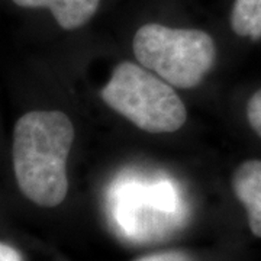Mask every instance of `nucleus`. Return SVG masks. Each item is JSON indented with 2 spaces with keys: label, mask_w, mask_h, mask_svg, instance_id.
<instances>
[{
  "label": "nucleus",
  "mask_w": 261,
  "mask_h": 261,
  "mask_svg": "<svg viewBox=\"0 0 261 261\" xmlns=\"http://www.w3.org/2000/svg\"><path fill=\"white\" fill-rule=\"evenodd\" d=\"M247 118L251 125V128L255 130V134L261 137V89L251 96L247 105Z\"/></svg>",
  "instance_id": "nucleus-7"
},
{
  "label": "nucleus",
  "mask_w": 261,
  "mask_h": 261,
  "mask_svg": "<svg viewBox=\"0 0 261 261\" xmlns=\"http://www.w3.org/2000/svg\"><path fill=\"white\" fill-rule=\"evenodd\" d=\"M231 27L240 37L261 38V0H235Z\"/></svg>",
  "instance_id": "nucleus-6"
},
{
  "label": "nucleus",
  "mask_w": 261,
  "mask_h": 261,
  "mask_svg": "<svg viewBox=\"0 0 261 261\" xmlns=\"http://www.w3.org/2000/svg\"><path fill=\"white\" fill-rule=\"evenodd\" d=\"M0 261H23L18 250L8 244L0 243Z\"/></svg>",
  "instance_id": "nucleus-9"
},
{
  "label": "nucleus",
  "mask_w": 261,
  "mask_h": 261,
  "mask_svg": "<svg viewBox=\"0 0 261 261\" xmlns=\"http://www.w3.org/2000/svg\"><path fill=\"white\" fill-rule=\"evenodd\" d=\"M142 67L178 89H192L212 68L216 49L212 37L199 29L141 27L132 42Z\"/></svg>",
  "instance_id": "nucleus-3"
},
{
  "label": "nucleus",
  "mask_w": 261,
  "mask_h": 261,
  "mask_svg": "<svg viewBox=\"0 0 261 261\" xmlns=\"http://www.w3.org/2000/svg\"><path fill=\"white\" fill-rule=\"evenodd\" d=\"M73 141L71 119L60 111H34L19 118L13 130V170L20 192L29 200L44 207L63 203Z\"/></svg>",
  "instance_id": "nucleus-1"
},
{
  "label": "nucleus",
  "mask_w": 261,
  "mask_h": 261,
  "mask_svg": "<svg viewBox=\"0 0 261 261\" xmlns=\"http://www.w3.org/2000/svg\"><path fill=\"white\" fill-rule=\"evenodd\" d=\"M137 261H190L187 254L181 251H166L159 254H151L147 257L138 258Z\"/></svg>",
  "instance_id": "nucleus-8"
},
{
  "label": "nucleus",
  "mask_w": 261,
  "mask_h": 261,
  "mask_svg": "<svg viewBox=\"0 0 261 261\" xmlns=\"http://www.w3.org/2000/svg\"><path fill=\"white\" fill-rule=\"evenodd\" d=\"M232 189L248 214L251 232L261 238V161L250 160L235 170Z\"/></svg>",
  "instance_id": "nucleus-4"
},
{
  "label": "nucleus",
  "mask_w": 261,
  "mask_h": 261,
  "mask_svg": "<svg viewBox=\"0 0 261 261\" xmlns=\"http://www.w3.org/2000/svg\"><path fill=\"white\" fill-rule=\"evenodd\" d=\"M102 99L140 129L151 134L174 132L187 118L186 106L171 84L129 61L115 67L103 87Z\"/></svg>",
  "instance_id": "nucleus-2"
},
{
  "label": "nucleus",
  "mask_w": 261,
  "mask_h": 261,
  "mask_svg": "<svg viewBox=\"0 0 261 261\" xmlns=\"http://www.w3.org/2000/svg\"><path fill=\"white\" fill-rule=\"evenodd\" d=\"M22 8H47L63 29L71 31L93 18L100 0H12Z\"/></svg>",
  "instance_id": "nucleus-5"
}]
</instances>
